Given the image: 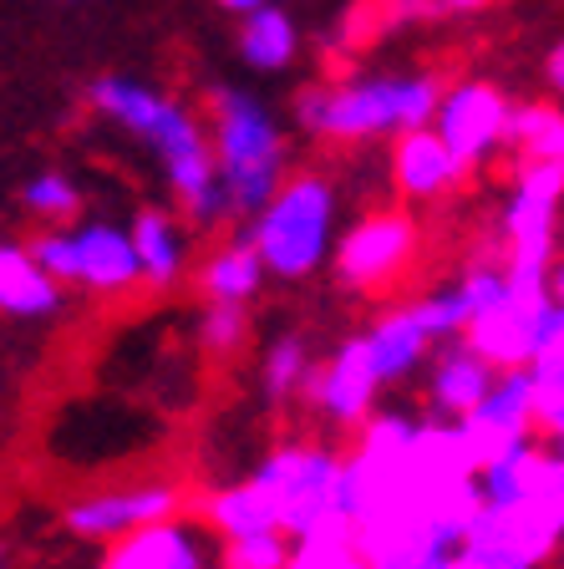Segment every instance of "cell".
<instances>
[{"mask_svg":"<svg viewBox=\"0 0 564 569\" xmlns=\"http://www.w3.org/2000/svg\"><path fill=\"white\" fill-rule=\"evenodd\" d=\"M306 381H310L306 336H280V341H270V351L259 361V387H265V397H270V402H290Z\"/></svg>","mask_w":564,"mask_h":569,"instance_id":"cb8c5ba5","label":"cell"},{"mask_svg":"<svg viewBox=\"0 0 564 569\" xmlns=\"http://www.w3.org/2000/svg\"><path fill=\"white\" fill-rule=\"evenodd\" d=\"M306 391H310V407H316L326 422H336V427H362L366 417L376 412V391H382V381H376L372 361H366L362 336H352V341L336 346L326 367H320L316 377L306 381Z\"/></svg>","mask_w":564,"mask_h":569,"instance_id":"4fadbf2b","label":"cell"},{"mask_svg":"<svg viewBox=\"0 0 564 569\" xmlns=\"http://www.w3.org/2000/svg\"><path fill=\"white\" fill-rule=\"evenodd\" d=\"M463 448H468L473 468H483L488 458H498L504 448L534 438V391L524 371H498L488 397L473 407L468 417H458Z\"/></svg>","mask_w":564,"mask_h":569,"instance_id":"7c38bea8","label":"cell"},{"mask_svg":"<svg viewBox=\"0 0 564 569\" xmlns=\"http://www.w3.org/2000/svg\"><path fill=\"white\" fill-rule=\"evenodd\" d=\"M249 478L259 483V493L270 498L275 529H280L290 545L316 539V533L346 529V513H342V452L336 448L285 442V448H275Z\"/></svg>","mask_w":564,"mask_h":569,"instance_id":"5b68a950","label":"cell"},{"mask_svg":"<svg viewBox=\"0 0 564 569\" xmlns=\"http://www.w3.org/2000/svg\"><path fill=\"white\" fill-rule=\"evenodd\" d=\"M362 346H366V361H372L382 387H387V381H407L412 371L427 361V351H433V341L423 336V326L412 320L407 306L382 310V316L372 320V331L362 336Z\"/></svg>","mask_w":564,"mask_h":569,"instance_id":"ac0fdd59","label":"cell"},{"mask_svg":"<svg viewBox=\"0 0 564 569\" xmlns=\"http://www.w3.org/2000/svg\"><path fill=\"white\" fill-rule=\"evenodd\" d=\"M285 569H366V559L356 555L352 533L336 529V533H316V539L290 545V565Z\"/></svg>","mask_w":564,"mask_h":569,"instance_id":"484cf974","label":"cell"},{"mask_svg":"<svg viewBox=\"0 0 564 569\" xmlns=\"http://www.w3.org/2000/svg\"><path fill=\"white\" fill-rule=\"evenodd\" d=\"M199 290L209 306H249L265 290V264H259L255 244L235 239V244L214 249L209 260L199 264Z\"/></svg>","mask_w":564,"mask_h":569,"instance_id":"ffe728a7","label":"cell"},{"mask_svg":"<svg viewBox=\"0 0 564 569\" xmlns=\"http://www.w3.org/2000/svg\"><path fill=\"white\" fill-rule=\"evenodd\" d=\"M544 87H550V92H560V87H564V47H560V41L544 51Z\"/></svg>","mask_w":564,"mask_h":569,"instance_id":"f1b7e54d","label":"cell"},{"mask_svg":"<svg viewBox=\"0 0 564 569\" xmlns=\"http://www.w3.org/2000/svg\"><path fill=\"white\" fill-rule=\"evenodd\" d=\"M473 356H483L494 371H524L540 351L564 346V306L560 290H518L504 284V296L463 326L458 336Z\"/></svg>","mask_w":564,"mask_h":569,"instance_id":"52a82bcc","label":"cell"},{"mask_svg":"<svg viewBox=\"0 0 564 569\" xmlns=\"http://www.w3.org/2000/svg\"><path fill=\"white\" fill-rule=\"evenodd\" d=\"M6 559H11V549H6V539H0V569H6Z\"/></svg>","mask_w":564,"mask_h":569,"instance_id":"836d02e7","label":"cell"},{"mask_svg":"<svg viewBox=\"0 0 564 569\" xmlns=\"http://www.w3.org/2000/svg\"><path fill=\"white\" fill-rule=\"evenodd\" d=\"M468 168L443 148L433 128H417V132H397V148H392V178H397L402 199L412 203H433L447 199V193L463 183Z\"/></svg>","mask_w":564,"mask_h":569,"instance_id":"9a60e30c","label":"cell"},{"mask_svg":"<svg viewBox=\"0 0 564 569\" xmlns=\"http://www.w3.org/2000/svg\"><path fill=\"white\" fill-rule=\"evenodd\" d=\"M21 203H26V213L47 219V224H67V219L82 213V189L61 168H47V173H36L21 183Z\"/></svg>","mask_w":564,"mask_h":569,"instance_id":"d4e9b609","label":"cell"},{"mask_svg":"<svg viewBox=\"0 0 564 569\" xmlns=\"http://www.w3.org/2000/svg\"><path fill=\"white\" fill-rule=\"evenodd\" d=\"M249 341V310L245 306H204L199 346L209 356H235Z\"/></svg>","mask_w":564,"mask_h":569,"instance_id":"83f0119b","label":"cell"},{"mask_svg":"<svg viewBox=\"0 0 564 569\" xmlns=\"http://www.w3.org/2000/svg\"><path fill=\"white\" fill-rule=\"evenodd\" d=\"M199 513H204V523H209V529L219 533L224 545H229V539H249V533H280V529H275V509H270V498L259 493L255 478H245V483H229V488H214V493H204Z\"/></svg>","mask_w":564,"mask_h":569,"instance_id":"44dd1931","label":"cell"},{"mask_svg":"<svg viewBox=\"0 0 564 569\" xmlns=\"http://www.w3.org/2000/svg\"><path fill=\"white\" fill-rule=\"evenodd\" d=\"M524 163H564V112L554 102L508 107V138Z\"/></svg>","mask_w":564,"mask_h":569,"instance_id":"603a6c76","label":"cell"},{"mask_svg":"<svg viewBox=\"0 0 564 569\" xmlns=\"http://www.w3.org/2000/svg\"><path fill=\"white\" fill-rule=\"evenodd\" d=\"M330 249H336V280L346 290H382L417 260V224L397 209H382L356 219Z\"/></svg>","mask_w":564,"mask_h":569,"instance_id":"30bf717a","label":"cell"},{"mask_svg":"<svg viewBox=\"0 0 564 569\" xmlns=\"http://www.w3.org/2000/svg\"><path fill=\"white\" fill-rule=\"evenodd\" d=\"M87 102L102 112L107 122H118L122 132L142 138L154 148L158 168H164L168 189L178 193L184 213L194 224H219L229 219V199L219 189V173H214V148H209V132L204 122L188 112L184 102L164 97L158 87L138 82V77H97L87 87Z\"/></svg>","mask_w":564,"mask_h":569,"instance_id":"6da1fadb","label":"cell"},{"mask_svg":"<svg viewBox=\"0 0 564 569\" xmlns=\"http://www.w3.org/2000/svg\"><path fill=\"white\" fill-rule=\"evenodd\" d=\"M564 539V488L524 503H478L463 529L453 565L458 569H544Z\"/></svg>","mask_w":564,"mask_h":569,"instance_id":"8992f818","label":"cell"},{"mask_svg":"<svg viewBox=\"0 0 564 569\" xmlns=\"http://www.w3.org/2000/svg\"><path fill=\"white\" fill-rule=\"evenodd\" d=\"M443 82L433 71H376L342 87H306L295 97V122L316 138L366 142L387 132L433 128Z\"/></svg>","mask_w":564,"mask_h":569,"instance_id":"7a4b0ae2","label":"cell"},{"mask_svg":"<svg viewBox=\"0 0 564 569\" xmlns=\"http://www.w3.org/2000/svg\"><path fill=\"white\" fill-rule=\"evenodd\" d=\"M504 296V270L498 264H473V270H463L453 284H443V290H427V296L407 300L412 320L423 326L427 341H458L463 326H468L478 310H488L494 300Z\"/></svg>","mask_w":564,"mask_h":569,"instance_id":"5bb4252c","label":"cell"},{"mask_svg":"<svg viewBox=\"0 0 564 569\" xmlns=\"http://www.w3.org/2000/svg\"><path fill=\"white\" fill-rule=\"evenodd\" d=\"M102 569H142V565H138V555H132V545H128V539H118V545L107 549Z\"/></svg>","mask_w":564,"mask_h":569,"instance_id":"f546056e","label":"cell"},{"mask_svg":"<svg viewBox=\"0 0 564 569\" xmlns=\"http://www.w3.org/2000/svg\"><path fill=\"white\" fill-rule=\"evenodd\" d=\"M214 118V173L229 199V213H249L255 219L270 193L285 183V138L280 122L255 92L245 87H219L209 97Z\"/></svg>","mask_w":564,"mask_h":569,"instance_id":"3957f363","label":"cell"},{"mask_svg":"<svg viewBox=\"0 0 564 569\" xmlns=\"http://www.w3.org/2000/svg\"><path fill=\"white\" fill-rule=\"evenodd\" d=\"M265 274L275 280H310L330 260L336 244V183L320 173H295L270 193L249 229Z\"/></svg>","mask_w":564,"mask_h":569,"instance_id":"277c9868","label":"cell"},{"mask_svg":"<svg viewBox=\"0 0 564 569\" xmlns=\"http://www.w3.org/2000/svg\"><path fill=\"white\" fill-rule=\"evenodd\" d=\"M433 6H437V11H483V6H488V0H433Z\"/></svg>","mask_w":564,"mask_h":569,"instance_id":"1f68e13d","label":"cell"},{"mask_svg":"<svg viewBox=\"0 0 564 569\" xmlns=\"http://www.w3.org/2000/svg\"><path fill=\"white\" fill-rule=\"evenodd\" d=\"M290 565V539L285 533H249L229 539L219 549V569H285Z\"/></svg>","mask_w":564,"mask_h":569,"instance_id":"4316f807","label":"cell"},{"mask_svg":"<svg viewBox=\"0 0 564 569\" xmlns=\"http://www.w3.org/2000/svg\"><path fill=\"white\" fill-rule=\"evenodd\" d=\"M214 6L229 16H249V11H259V6H275V0H214Z\"/></svg>","mask_w":564,"mask_h":569,"instance_id":"4dcf8cb0","label":"cell"},{"mask_svg":"<svg viewBox=\"0 0 564 569\" xmlns=\"http://www.w3.org/2000/svg\"><path fill=\"white\" fill-rule=\"evenodd\" d=\"M184 488L168 483V478H148V483L132 488H102V493H87L77 503H67L61 513V529L82 545H118L138 529H154L184 513Z\"/></svg>","mask_w":564,"mask_h":569,"instance_id":"9c48e42d","label":"cell"},{"mask_svg":"<svg viewBox=\"0 0 564 569\" xmlns=\"http://www.w3.org/2000/svg\"><path fill=\"white\" fill-rule=\"evenodd\" d=\"M61 310V284L31 260L26 244L0 239V316L11 320H51Z\"/></svg>","mask_w":564,"mask_h":569,"instance_id":"d6986e66","label":"cell"},{"mask_svg":"<svg viewBox=\"0 0 564 569\" xmlns=\"http://www.w3.org/2000/svg\"><path fill=\"white\" fill-rule=\"evenodd\" d=\"M508 107L514 102H508L494 82L468 77V82L443 87L437 112H433V132L443 138V148L458 158L463 168L488 163L508 138Z\"/></svg>","mask_w":564,"mask_h":569,"instance_id":"8fae6325","label":"cell"},{"mask_svg":"<svg viewBox=\"0 0 564 569\" xmlns=\"http://www.w3.org/2000/svg\"><path fill=\"white\" fill-rule=\"evenodd\" d=\"M128 244L138 260V284L148 290H174L188 270V229L164 209H142L128 224Z\"/></svg>","mask_w":564,"mask_h":569,"instance_id":"2e32d148","label":"cell"},{"mask_svg":"<svg viewBox=\"0 0 564 569\" xmlns=\"http://www.w3.org/2000/svg\"><path fill=\"white\" fill-rule=\"evenodd\" d=\"M494 377H498V371L488 367L483 356H473L463 341H447L443 356H437V367H433V381H427L433 417H443V422H458V417H468L473 407L488 397Z\"/></svg>","mask_w":564,"mask_h":569,"instance_id":"e0dca14e","label":"cell"},{"mask_svg":"<svg viewBox=\"0 0 564 569\" xmlns=\"http://www.w3.org/2000/svg\"><path fill=\"white\" fill-rule=\"evenodd\" d=\"M239 57L255 71H285L300 57V26L280 6H259V11L239 16Z\"/></svg>","mask_w":564,"mask_h":569,"instance_id":"7402d4cb","label":"cell"},{"mask_svg":"<svg viewBox=\"0 0 564 569\" xmlns=\"http://www.w3.org/2000/svg\"><path fill=\"white\" fill-rule=\"evenodd\" d=\"M417 569H458L453 559H433V565H417Z\"/></svg>","mask_w":564,"mask_h":569,"instance_id":"d6a6232c","label":"cell"},{"mask_svg":"<svg viewBox=\"0 0 564 569\" xmlns=\"http://www.w3.org/2000/svg\"><path fill=\"white\" fill-rule=\"evenodd\" d=\"M26 249L57 284H77V290H92V296H122V290L138 284L128 229L107 224V219H92V224L77 229H47Z\"/></svg>","mask_w":564,"mask_h":569,"instance_id":"ba28073f","label":"cell"}]
</instances>
